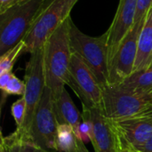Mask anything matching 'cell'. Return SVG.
Listing matches in <instances>:
<instances>
[{"instance_id": "obj_21", "label": "cell", "mask_w": 152, "mask_h": 152, "mask_svg": "<svg viewBox=\"0 0 152 152\" xmlns=\"http://www.w3.org/2000/svg\"><path fill=\"white\" fill-rule=\"evenodd\" d=\"M11 113L16 124V129H20L24 123L25 115H26V102L24 97L18 99L15 102L12 103L11 107Z\"/></svg>"}, {"instance_id": "obj_23", "label": "cell", "mask_w": 152, "mask_h": 152, "mask_svg": "<svg viewBox=\"0 0 152 152\" xmlns=\"http://www.w3.org/2000/svg\"><path fill=\"white\" fill-rule=\"evenodd\" d=\"M18 0H0V13H3L12 6H13Z\"/></svg>"}, {"instance_id": "obj_2", "label": "cell", "mask_w": 152, "mask_h": 152, "mask_svg": "<svg viewBox=\"0 0 152 152\" xmlns=\"http://www.w3.org/2000/svg\"><path fill=\"white\" fill-rule=\"evenodd\" d=\"M45 0H22L0 13V55L24 40Z\"/></svg>"}, {"instance_id": "obj_28", "label": "cell", "mask_w": 152, "mask_h": 152, "mask_svg": "<svg viewBox=\"0 0 152 152\" xmlns=\"http://www.w3.org/2000/svg\"><path fill=\"white\" fill-rule=\"evenodd\" d=\"M148 69H152V60H151V64H150V66H149V68Z\"/></svg>"}, {"instance_id": "obj_3", "label": "cell", "mask_w": 152, "mask_h": 152, "mask_svg": "<svg viewBox=\"0 0 152 152\" xmlns=\"http://www.w3.org/2000/svg\"><path fill=\"white\" fill-rule=\"evenodd\" d=\"M69 43L72 53L77 54L96 77L102 89L108 86V32L100 37L86 35L70 20Z\"/></svg>"}, {"instance_id": "obj_15", "label": "cell", "mask_w": 152, "mask_h": 152, "mask_svg": "<svg viewBox=\"0 0 152 152\" xmlns=\"http://www.w3.org/2000/svg\"><path fill=\"white\" fill-rule=\"evenodd\" d=\"M0 149L4 152H47L33 142L25 141L17 130L6 137L1 134Z\"/></svg>"}, {"instance_id": "obj_14", "label": "cell", "mask_w": 152, "mask_h": 152, "mask_svg": "<svg viewBox=\"0 0 152 152\" xmlns=\"http://www.w3.org/2000/svg\"><path fill=\"white\" fill-rule=\"evenodd\" d=\"M53 111L58 125H69L75 129L83 120L82 114L75 106L65 88L59 98L53 101Z\"/></svg>"}, {"instance_id": "obj_5", "label": "cell", "mask_w": 152, "mask_h": 152, "mask_svg": "<svg viewBox=\"0 0 152 152\" xmlns=\"http://www.w3.org/2000/svg\"><path fill=\"white\" fill-rule=\"evenodd\" d=\"M152 110V91L134 92L118 86L102 89V110L110 120L127 118Z\"/></svg>"}, {"instance_id": "obj_7", "label": "cell", "mask_w": 152, "mask_h": 152, "mask_svg": "<svg viewBox=\"0 0 152 152\" xmlns=\"http://www.w3.org/2000/svg\"><path fill=\"white\" fill-rule=\"evenodd\" d=\"M57 127L52 92L45 86L33 117L28 141L47 152H57Z\"/></svg>"}, {"instance_id": "obj_32", "label": "cell", "mask_w": 152, "mask_h": 152, "mask_svg": "<svg viewBox=\"0 0 152 152\" xmlns=\"http://www.w3.org/2000/svg\"><path fill=\"white\" fill-rule=\"evenodd\" d=\"M119 150H120V148H119Z\"/></svg>"}, {"instance_id": "obj_19", "label": "cell", "mask_w": 152, "mask_h": 152, "mask_svg": "<svg viewBox=\"0 0 152 152\" xmlns=\"http://www.w3.org/2000/svg\"><path fill=\"white\" fill-rule=\"evenodd\" d=\"M82 117L83 120L77 126V127L74 129V133L77 139L82 141L86 144L89 142H92L94 136V127L93 123L87 115L82 112Z\"/></svg>"}, {"instance_id": "obj_10", "label": "cell", "mask_w": 152, "mask_h": 152, "mask_svg": "<svg viewBox=\"0 0 152 152\" xmlns=\"http://www.w3.org/2000/svg\"><path fill=\"white\" fill-rule=\"evenodd\" d=\"M110 121L118 136L119 147L123 150H134L152 135V110Z\"/></svg>"}, {"instance_id": "obj_8", "label": "cell", "mask_w": 152, "mask_h": 152, "mask_svg": "<svg viewBox=\"0 0 152 152\" xmlns=\"http://www.w3.org/2000/svg\"><path fill=\"white\" fill-rule=\"evenodd\" d=\"M67 85L80 99L82 106L102 109V89L96 77L85 61L74 53L71 56Z\"/></svg>"}, {"instance_id": "obj_12", "label": "cell", "mask_w": 152, "mask_h": 152, "mask_svg": "<svg viewBox=\"0 0 152 152\" xmlns=\"http://www.w3.org/2000/svg\"><path fill=\"white\" fill-rule=\"evenodd\" d=\"M82 107L83 113L87 115L93 123L94 136L91 142L94 145V152H119L118 136L102 109Z\"/></svg>"}, {"instance_id": "obj_20", "label": "cell", "mask_w": 152, "mask_h": 152, "mask_svg": "<svg viewBox=\"0 0 152 152\" xmlns=\"http://www.w3.org/2000/svg\"><path fill=\"white\" fill-rule=\"evenodd\" d=\"M1 90L5 94L23 96L25 94V83L24 81L19 79L13 73H12L7 84Z\"/></svg>"}, {"instance_id": "obj_22", "label": "cell", "mask_w": 152, "mask_h": 152, "mask_svg": "<svg viewBox=\"0 0 152 152\" xmlns=\"http://www.w3.org/2000/svg\"><path fill=\"white\" fill-rule=\"evenodd\" d=\"M152 6V0H137V10L135 14V22L145 18L148 11Z\"/></svg>"}, {"instance_id": "obj_18", "label": "cell", "mask_w": 152, "mask_h": 152, "mask_svg": "<svg viewBox=\"0 0 152 152\" xmlns=\"http://www.w3.org/2000/svg\"><path fill=\"white\" fill-rule=\"evenodd\" d=\"M24 51L25 44L22 41L13 48L10 49L4 54L0 55V75L7 72H12V67L16 60L22 53H24Z\"/></svg>"}, {"instance_id": "obj_27", "label": "cell", "mask_w": 152, "mask_h": 152, "mask_svg": "<svg viewBox=\"0 0 152 152\" xmlns=\"http://www.w3.org/2000/svg\"><path fill=\"white\" fill-rule=\"evenodd\" d=\"M120 148V147H119ZM119 152H134L133 150H123V149H121L120 148V150H119Z\"/></svg>"}, {"instance_id": "obj_29", "label": "cell", "mask_w": 152, "mask_h": 152, "mask_svg": "<svg viewBox=\"0 0 152 152\" xmlns=\"http://www.w3.org/2000/svg\"><path fill=\"white\" fill-rule=\"evenodd\" d=\"M0 152H4V150H3V149H0Z\"/></svg>"}, {"instance_id": "obj_31", "label": "cell", "mask_w": 152, "mask_h": 152, "mask_svg": "<svg viewBox=\"0 0 152 152\" xmlns=\"http://www.w3.org/2000/svg\"><path fill=\"white\" fill-rule=\"evenodd\" d=\"M19 1H22V0H18V2H19Z\"/></svg>"}, {"instance_id": "obj_24", "label": "cell", "mask_w": 152, "mask_h": 152, "mask_svg": "<svg viewBox=\"0 0 152 152\" xmlns=\"http://www.w3.org/2000/svg\"><path fill=\"white\" fill-rule=\"evenodd\" d=\"M134 151H137L139 152H152V135L144 144L134 149Z\"/></svg>"}, {"instance_id": "obj_25", "label": "cell", "mask_w": 152, "mask_h": 152, "mask_svg": "<svg viewBox=\"0 0 152 152\" xmlns=\"http://www.w3.org/2000/svg\"><path fill=\"white\" fill-rule=\"evenodd\" d=\"M12 73V72H7V73H4V74L0 75V88L1 89H3L5 86V85L7 84Z\"/></svg>"}, {"instance_id": "obj_13", "label": "cell", "mask_w": 152, "mask_h": 152, "mask_svg": "<svg viewBox=\"0 0 152 152\" xmlns=\"http://www.w3.org/2000/svg\"><path fill=\"white\" fill-rule=\"evenodd\" d=\"M152 60V6L148 11L138 40L134 73L147 69Z\"/></svg>"}, {"instance_id": "obj_9", "label": "cell", "mask_w": 152, "mask_h": 152, "mask_svg": "<svg viewBox=\"0 0 152 152\" xmlns=\"http://www.w3.org/2000/svg\"><path fill=\"white\" fill-rule=\"evenodd\" d=\"M144 20L145 18L135 22L121 42L109 67L108 86L119 85L134 73L138 51V40Z\"/></svg>"}, {"instance_id": "obj_30", "label": "cell", "mask_w": 152, "mask_h": 152, "mask_svg": "<svg viewBox=\"0 0 152 152\" xmlns=\"http://www.w3.org/2000/svg\"><path fill=\"white\" fill-rule=\"evenodd\" d=\"M133 151H134V152H139V151H134V150H133Z\"/></svg>"}, {"instance_id": "obj_16", "label": "cell", "mask_w": 152, "mask_h": 152, "mask_svg": "<svg viewBox=\"0 0 152 152\" xmlns=\"http://www.w3.org/2000/svg\"><path fill=\"white\" fill-rule=\"evenodd\" d=\"M117 86L129 91L151 92L152 91V69L134 72L124 82Z\"/></svg>"}, {"instance_id": "obj_6", "label": "cell", "mask_w": 152, "mask_h": 152, "mask_svg": "<svg viewBox=\"0 0 152 152\" xmlns=\"http://www.w3.org/2000/svg\"><path fill=\"white\" fill-rule=\"evenodd\" d=\"M24 83L25 94L23 97L26 102V115L22 127L16 130L20 133L25 141H28V134L37 106L46 86L44 69V46L30 53L29 60L26 64Z\"/></svg>"}, {"instance_id": "obj_4", "label": "cell", "mask_w": 152, "mask_h": 152, "mask_svg": "<svg viewBox=\"0 0 152 152\" xmlns=\"http://www.w3.org/2000/svg\"><path fill=\"white\" fill-rule=\"evenodd\" d=\"M78 0H45L35 21L24 38V53L43 47L47 38L69 17Z\"/></svg>"}, {"instance_id": "obj_11", "label": "cell", "mask_w": 152, "mask_h": 152, "mask_svg": "<svg viewBox=\"0 0 152 152\" xmlns=\"http://www.w3.org/2000/svg\"><path fill=\"white\" fill-rule=\"evenodd\" d=\"M137 0H119L118 7L108 32V63L114 58L121 42L135 21Z\"/></svg>"}, {"instance_id": "obj_26", "label": "cell", "mask_w": 152, "mask_h": 152, "mask_svg": "<svg viewBox=\"0 0 152 152\" xmlns=\"http://www.w3.org/2000/svg\"><path fill=\"white\" fill-rule=\"evenodd\" d=\"M77 152H89L86 149L85 143L78 139H77Z\"/></svg>"}, {"instance_id": "obj_1", "label": "cell", "mask_w": 152, "mask_h": 152, "mask_svg": "<svg viewBox=\"0 0 152 152\" xmlns=\"http://www.w3.org/2000/svg\"><path fill=\"white\" fill-rule=\"evenodd\" d=\"M70 20L71 16H69L44 45L45 85L51 90L53 101L59 98L69 80L72 56L69 43Z\"/></svg>"}, {"instance_id": "obj_17", "label": "cell", "mask_w": 152, "mask_h": 152, "mask_svg": "<svg viewBox=\"0 0 152 152\" xmlns=\"http://www.w3.org/2000/svg\"><path fill=\"white\" fill-rule=\"evenodd\" d=\"M56 148L57 152H77V139L71 126L58 125Z\"/></svg>"}]
</instances>
